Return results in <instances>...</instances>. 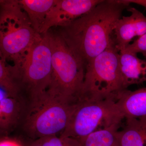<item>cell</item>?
<instances>
[{"instance_id": "cell-1", "label": "cell", "mask_w": 146, "mask_h": 146, "mask_svg": "<svg viewBox=\"0 0 146 146\" xmlns=\"http://www.w3.org/2000/svg\"><path fill=\"white\" fill-rule=\"evenodd\" d=\"M129 5L121 0H103L89 13L60 27L58 33L86 66L115 42V26Z\"/></svg>"}, {"instance_id": "cell-2", "label": "cell", "mask_w": 146, "mask_h": 146, "mask_svg": "<svg viewBox=\"0 0 146 146\" xmlns=\"http://www.w3.org/2000/svg\"><path fill=\"white\" fill-rule=\"evenodd\" d=\"M76 102L46 90L27 100L20 127L30 141L60 134L67 126Z\"/></svg>"}, {"instance_id": "cell-3", "label": "cell", "mask_w": 146, "mask_h": 146, "mask_svg": "<svg viewBox=\"0 0 146 146\" xmlns=\"http://www.w3.org/2000/svg\"><path fill=\"white\" fill-rule=\"evenodd\" d=\"M0 1V56L18 65L41 34L18 1Z\"/></svg>"}, {"instance_id": "cell-4", "label": "cell", "mask_w": 146, "mask_h": 146, "mask_svg": "<svg viewBox=\"0 0 146 146\" xmlns=\"http://www.w3.org/2000/svg\"><path fill=\"white\" fill-rule=\"evenodd\" d=\"M52 53V73L48 91L72 101L78 99L86 65L58 32H48Z\"/></svg>"}, {"instance_id": "cell-5", "label": "cell", "mask_w": 146, "mask_h": 146, "mask_svg": "<svg viewBox=\"0 0 146 146\" xmlns=\"http://www.w3.org/2000/svg\"><path fill=\"white\" fill-rule=\"evenodd\" d=\"M117 99L111 98L98 99L81 97L74 108L61 137H70L81 142L96 130L123 119L116 106Z\"/></svg>"}, {"instance_id": "cell-6", "label": "cell", "mask_w": 146, "mask_h": 146, "mask_svg": "<svg viewBox=\"0 0 146 146\" xmlns=\"http://www.w3.org/2000/svg\"><path fill=\"white\" fill-rule=\"evenodd\" d=\"M123 90L120 72L119 52L114 42L86 64L80 97L117 99L119 93Z\"/></svg>"}, {"instance_id": "cell-7", "label": "cell", "mask_w": 146, "mask_h": 146, "mask_svg": "<svg viewBox=\"0 0 146 146\" xmlns=\"http://www.w3.org/2000/svg\"><path fill=\"white\" fill-rule=\"evenodd\" d=\"M15 65L18 69L23 94L27 99L46 91L52 73V53L48 32L41 34L20 64Z\"/></svg>"}, {"instance_id": "cell-8", "label": "cell", "mask_w": 146, "mask_h": 146, "mask_svg": "<svg viewBox=\"0 0 146 146\" xmlns=\"http://www.w3.org/2000/svg\"><path fill=\"white\" fill-rule=\"evenodd\" d=\"M103 0H56L47 14L40 34L53 27H63L89 13Z\"/></svg>"}, {"instance_id": "cell-9", "label": "cell", "mask_w": 146, "mask_h": 146, "mask_svg": "<svg viewBox=\"0 0 146 146\" xmlns=\"http://www.w3.org/2000/svg\"><path fill=\"white\" fill-rule=\"evenodd\" d=\"M27 99L23 96L12 97L1 89L0 132L2 137H8L20 126Z\"/></svg>"}, {"instance_id": "cell-10", "label": "cell", "mask_w": 146, "mask_h": 146, "mask_svg": "<svg viewBox=\"0 0 146 146\" xmlns=\"http://www.w3.org/2000/svg\"><path fill=\"white\" fill-rule=\"evenodd\" d=\"M127 10L131 13L130 16L120 18L114 29L115 45L119 52L124 50L134 37L146 33V16L134 7H129Z\"/></svg>"}, {"instance_id": "cell-11", "label": "cell", "mask_w": 146, "mask_h": 146, "mask_svg": "<svg viewBox=\"0 0 146 146\" xmlns=\"http://www.w3.org/2000/svg\"><path fill=\"white\" fill-rule=\"evenodd\" d=\"M118 112L123 119L146 116V87L134 91H120L116 102Z\"/></svg>"}, {"instance_id": "cell-12", "label": "cell", "mask_w": 146, "mask_h": 146, "mask_svg": "<svg viewBox=\"0 0 146 146\" xmlns=\"http://www.w3.org/2000/svg\"><path fill=\"white\" fill-rule=\"evenodd\" d=\"M119 63L123 89L146 81V60L139 58L136 54L120 52Z\"/></svg>"}, {"instance_id": "cell-13", "label": "cell", "mask_w": 146, "mask_h": 146, "mask_svg": "<svg viewBox=\"0 0 146 146\" xmlns=\"http://www.w3.org/2000/svg\"><path fill=\"white\" fill-rule=\"evenodd\" d=\"M118 136L120 146H146V116L126 119Z\"/></svg>"}, {"instance_id": "cell-14", "label": "cell", "mask_w": 146, "mask_h": 146, "mask_svg": "<svg viewBox=\"0 0 146 146\" xmlns=\"http://www.w3.org/2000/svg\"><path fill=\"white\" fill-rule=\"evenodd\" d=\"M56 0H20L18 2L26 12L35 31L40 34L48 12Z\"/></svg>"}, {"instance_id": "cell-15", "label": "cell", "mask_w": 146, "mask_h": 146, "mask_svg": "<svg viewBox=\"0 0 146 146\" xmlns=\"http://www.w3.org/2000/svg\"><path fill=\"white\" fill-rule=\"evenodd\" d=\"M0 58L1 89L10 96L24 97L17 67L8 65L4 58Z\"/></svg>"}, {"instance_id": "cell-16", "label": "cell", "mask_w": 146, "mask_h": 146, "mask_svg": "<svg viewBox=\"0 0 146 146\" xmlns=\"http://www.w3.org/2000/svg\"><path fill=\"white\" fill-rule=\"evenodd\" d=\"M120 123H115L96 130L82 141L83 146H120L118 129Z\"/></svg>"}, {"instance_id": "cell-17", "label": "cell", "mask_w": 146, "mask_h": 146, "mask_svg": "<svg viewBox=\"0 0 146 146\" xmlns=\"http://www.w3.org/2000/svg\"><path fill=\"white\" fill-rule=\"evenodd\" d=\"M42 146H83L80 141L70 137L52 135L38 139Z\"/></svg>"}, {"instance_id": "cell-18", "label": "cell", "mask_w": 146, "mask_h": 146, "mask_svg": "<svg viewBox=\"0 0 146 146\" xmlns=\"http://www.w3.org/2000/svg\"><path fill=\"white\" fill-rule=\"evenodd\" d=\"M123 51L136 54L141 53L146 57V33L129 44Z\"/></svg>"}, {"instance_id": "cell-19", "label": "cell", "mask_w": 146, "mask_h": 146, "mask_svg": "<svg viewBox=\"0 0 146 146\" xmlns=\"http://www.w3.org/2000/svg\"><path fill=\"white\" fill-rule=\"evenodd\" d=\"M0 146H23L15 139H11L8 137H2L0 142Z\"/></svg>"}, {"instance_id": "cell-20", "label": "cell", "mask_w": 146, "mask_h": 146, "mask_svg": "<svg viewBox=\"0 0 146 146\" xmlns=\"http://www.w3.org/2000/svg\"><path fill=\"white\" fill-rule=\"evenodd\" d=\"M121 1L129 5L131 3L137 4L143 6L146 8V0H121Z\"/></svg>"}, {"instance_id": "cell-21", "label": "cell", "mask_w": 146, "mask_h": 146, "mask_svg": "<svg viewBox=\"0 0 146 146\" xmlns=\"http://www.w3.org/2000/svg\"><path fill=\"white\" fill-rule=\"evenodd\" d=\"M30 141V143L27 146H42L38 139L35 141Z\"/></svg>"}]
</instances>
